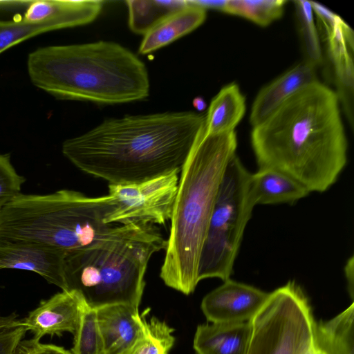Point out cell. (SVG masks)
Returning a JSON list of instances; mask_svg holds the SVG:
<instances>
[{
	"mask_svg": "<svg viewBox=\"0 0 354 354\" xmlns=\"http://www.w3.org/2000/svg\"><path fill=\"white\" fill-rule=\"evenodd\" d=\"M66 254L44 245L0 240V270L34 272L49 283L69 290Z\"/></svg>",
	"mask_w": 354,
	"mask_h": 354,
	"instance_id": "cell-11",
	"label": "cell"
},
{
	"mask_svg": "<svg viewBox=\"0 0 354 354\" xmlns=\"http://www.w3.org/2000/svg\"><path fill=\"white\" fill-rule=\"evenodd\" d=\"M180 170L147 180L109 184L113 207L105 222L115 225H164L171 219Z\"/></svg>",
	"mask_w": 354,
	"mask_h": 354,
	"instance_id": "cell-9",
	"label": "cell"
},
{
	"mask_svg": "<svg viewBox=\"0 0 354 354\" xmlns=\"http://www.w3.org/2000/svg\"><path fill=\"white\" fill-rule=\"evenodd\" d=\"M11 354H43V344L40 339L33 337L21 339L15 346Z\"/></svg>",
	"mask_w": 354,
	"mask_h": 354,
	"instance_id": "cell-30",
	"label": "cell"
},
{
	"mask_svg": "<svg viewBox=\"0 0 354 354\" xmlns=\"http://www.w3.org/2000/svg\"><path fill=\"white\" fill-rule=\"evenodd\" d=\"M43 354H72V353L64 349L63 347L53 344H43Z\"/></svg>",
	"mask_w": 354,
	"mask_h": 354,
	"instance_id": "cell-33",
	"label": "cell"
},
{
	"mask_svg": "<svg viewBox=\"0 0 354 354\" xmlns=\"http://www.w3.org/2000/svg\"><path fill=\"white\" fill-rule=\"evenodd\" d=\"M112 207L108 194L92 197L70 189L20 193L0 211V240L41 245L67 257L124 231L127 225L105 222Z\"/></svg>",
	"mask_w": 354,
	"mask_h": 354,
	"instance_id": "cell-5",
	"label": "cell"
},
{
	"mask_svg": "<svg viewBox=\"0 0 354 354\" xmlns=\"http://www.w3.org/2000/svg\"><path fill=\"white\" fill-rule=\"evenodd\" d=\"M313 11L317 15L319 24H321L322 36L328 39L334 30L338 15L333 13L326 7L315 1H310Z\"/></svg>",
	"mask_w": 354,
	"mask_h": 354,
	"instance_id": "cell-28",
	"label": "cell"
},
{
	"mask_svg": "<svg viewBox=\"0 0 354 354\" xmlns=\"http://www.w3.org/2000/svg\"><path fill=\"white\" fill-rule=\"evenodd\" d=\"M250 322L246 354H307L315 344V321L307 297L294 281L269 293Z\"/></svg>",
	"mask_w": 354,
	"mask_h": 354,
	"instance_id": "cell-8",
	"label": "cell"
},
{
	"mask_svg": "<svg viewBox=\"0 0 354 354\" xmlns=\"http://www.w3.org/2000/svg\"><path fill=\"white\" fill-rule=\"evenodd\" d=\"M354 304L326 322H315L314 342L326 354H354Z\"/></svg>",
	"mask_w": 354,
	"mask_h": 354,
	"instance_id": "cell-20",
	"label": "cell"
},
{
	"mask_svg": "<svg viewBox=\"0 0 354 354\" xmlns=\"http://www.w3.org/2000/svg\"><path fill=\"white\" fill-rule=\"evenodd\" d=\"M187 2L192 6L201 8L203 10L213 9L225 12L227 0H187Z\"/></svg>",
	"mask_w": 354,
	"mask_h": 354,
	"instance_id": "cell-31",
	"label": "cell"
},
{
	"mask_svg": "<svg viewBox=\"0 0 354 354\" xmlns=\"http://www.w3.org/2000/svg\"><path fill=\"white\" fill-rule=\"evenodd\" d=\"M353 257L352 256L346 262L344 267V272L347 281L348 291L352 299L354 296V271Z\"/></svg>",
	"mask_w": 354,
	"mask_h": 354,
	"instance_id": "cell-32",
	"label": "cell"
},
{
	"mask_svg": "<svg viewBox=\"0 0 354 354\" xmlns=\"http://www.w3.org/2000/svg\"><path fill=\"white\" fill-rule=\"evenodd\" d=\"M173 331L164 321L147 320L143 333L124 354H169L175 341Z\"/></svg>",
	"mask_w": 354,
	"mask_h": 354,
	"instance_id": "cell-23",
	"label": "cell"
},
{
	"mask_svg": "<svg viewBox=\"0 0 354 354\" xmlns=\"http://www.w3.org/2000/svg\"><path fill=\"white\" fill-rule=\"evenodd\" d=\"M26 178L18 174L10 162L8 154L0 153V211L20 194Z\"/></svg>",
	"mask_w": 354,
	"mask_h": 354,
	"instance_id": "cell-27",
	"label": "cell"
},
{
	"mask_svg": "<svg viewBox=\"0 0 354 354\" xmlns=\"http://www.w3.org/2000/svg\"><path fill=\"white\" fill-rule=\"evenodd\" d=\"M250 173L235 154L221 183L203 245L198 281L230 279L244 230L254 205L250 194Z\"/></svg>",
	"mask_w": 354,
	"mask_h": 354,
	"instance_id": "cell-7",
	"label": "cell"
},
{
	"mask_svg": "<svg viewBox=\"0 0 354 354\" xmlns=\"http://www.w3.org/2000/svg\"><path fill=\"white\" fill-rule=\"evenodd\" d=\"M104 1L92 7L37 23L26 21L23 17L10 21H0V53L26 39L53 30L87 24L94 21L103 8Z\"/></svg>",
	"mask_w": 354,
	"mask_h": 354,
	"instance_id": "cell-15",
	"label": "cell"
},
{
	"mask_svg": "<svg viewBox=\"0 0 354 354\" xmlns=\"http://www.w3.org/2000/svg\"><path fill=\"white\" fill-rule=\"evenodd\" d=\"M336 93L317 81L253 127L259 169L282 172L310 192H324L347 162L348 142Z\"/></svg>",
	"mask_w": 354,
	"mask_h": 354,
	"instance_id": "cell-2",
	"label": "cell"
},
{
	"mask_svg": "<svg viewBox=\"0 0 354 354\" xmlns=\"http://www.w3.org/2000/svg\"><path fill=\"white\" fill-rule=\"evenodd\" d=\"M27 330L21 323L0 333V354H11L17 344L25 335Z\"/></svg>",
	"mask_w": 354,
	"mask_h": 354,
	"instance_id": "cell-29",
	"label": "cell"
},
{
	"mask_svg": "<svg viewBox=\"0 0 354 354\" xmlns=\"http://www.w3.org/2000/svg\"><path fill=\"white\" fill-rule=\"evenodd\" d=\"M234 131L212 134L205 129L183 165L171 216L160 277L185 295L198 283L200 257L226 167L236 154Z\"/></svg>",
	"mask_w": 354,
	"mask_h": 354,
	"instance_id": "cell-3",
	"label": "cell"
},
{
	"mask_svg": "<svg viewBox=\"0 0 354 354\" xmlns=\"http://www.w3.org/2000/svg\"><path fill=\"white\" fill-rule=\"evenodd\" d=\"M27 68L33 85L59 98L116 104L149 94L145 64L113 41L39 48L28 55Z\"/></svg>",
	"mask_w": 354,
	"mask_h": 354,
	"instance_id": "cell-4",
	"label": "cell"
},
{
	"mask_svg": "<svg viewBox=\"0 0 354 354\" xmlns=\"http://www.w3.org/2000/svg\"><path fill=\"white\" fill-rule=\"evenodd\" d=\"M307 354H326L319 348L314 346L310 348V350L307 353Z\"/></svg>",
	"mask_w": 354,
	"mask_h": 354,
	"instance_id": "cell-35",
	"label": "cell"
},
{
	"mask_svg": "<svg viewBox=\"0 0 354 354\" xmlns=\"http://www.w3.org/2000/svg\"><path fill=\"white\" fill-rule=\"evenodd\" d=\"M102 354H124L143 333L147 320L138 307L118 304L96 308Z\"/></svg>",
	"mask_w": 354,
	"mask_h": 354,
	"instance_id": "cell-13",
	"label": "cell"
},
{
	"mask_svg": "<svg viewBox=\"0 0 354 354\" xmlns=\"http://www.w3.org/2000/svg\"><path fill=\"white\" fill-rule=\"evenodd\" d=\"M83 299L75 290H62L42 301L21 320V324L39 339L46 335H59L63 332L74 334Z\"/></svg>",
	"mask_w": 354,
	"mask_h": 354,
	"instance_id": "cell-12",
	"label": "cell"
},
{
	"mask_svg": "<svg viewBox=\"0 0 354 354\" xmlns=\"http://www.w3.org/2000/svg\"><path fill=\"white\" fill-rule=\"evenodd\" d=\"M205 129V115L192 111L127 115L66 140L62 152L109 184L138 183L180 170Z\"/></svg>",
	"mask_w": 354,
	"mask_h": 354,
	"instance_id": "cell-1",
	"label": "cell"
},
{
	"mask_svg": "<svg viewBox=\"0 0 354 354\" xmlns=\"http://www.w3.org/2000/svg\"><path fill=\"white\" fill-rule=\"evenodd\" d=\"M286 2L285 0H227L225 12L267 26L282 16Z\"/></svg>",
	"mask_w": 354,
	"mask_h": 354,
	"instance_id": "cell-24",
	"label": "cell"
},
{
	"mask_svg": "<svg viewBox=\"0 0 354 354\" xmlns=\"http://www.w3.org/2000/svg\"><path fill=\"white\" fill-rule=\"evenodd\" d=\"M153 225H127L118 235L66 257L69 290L97 308L111 304L138 307L151 257L165 250Z\"/></svg>",
	"mask_w": 354,
	"mask_h": 354,
	"instance_id": "cell-6",
	"label": "cell"
},
{
	"mask_svg": "<svg viewBox=\"0 0 354 354\" xmlns=\"http://www.w3.org/2000/svg\"><path fill=\"white\" fill-rule=\"evenodd\" d=\"M317 81L316 66L309 61L291 67L258 93L251 109L250 124H260L293 94Z\"/></svg>",
	"mask_w": 354,
	"mask_h": 354,
	"instance_id": "cell-14",
	"label": "cell"
},
{
	"mask_svg": "<svg viewBox=\"0 0 354 354\" xmlns=\"http://www.w3.org/2000/svg\"><path fill=\"white\" fill-rule=\"evenodd\" d=\"M334 65L337 96L344 107L345 115L353 127V51L330 56Z\"/></svg>",
	"mask_w": 354,
	"mask_h": 354,
	"instance_id": "cell-25",
	"label": "cell"
},
{
	"mask_svg": "<svg viewBox=\"0 0 354 354\" xmlns=\"http://www.w3.org/2000/svg\"><path fill=\"white\" fill-rule=\"evenodd\" d=\"M72 354H102V342L96 308L83 299L77 328L74 333Z\"/></svg>",
	"mask_w": 354,
	"mask_h": 354,
	"instance_id": "cell-22",
	"label": "cell"
},
{
	"mask_svg": "<svg viewBox=\"0 0 354 354\" xmlns=\"http://www.w3.org/2000/svg\"><path fill=\"white\" fill-rule=\"evenodd\" d=\"M245 100L239 86L223 87L212 99L205 114V131L218 134L234 131L245 112Z\"/></svg>",
	"mask_w": 354,
	"mask_h": 354,
	"instance_id": "cell-19",
	"label": "cell"
},
{
	"mask_svg": "<svg viewBox=\"0 0 354 354\" xmlns=\"http://www.w3.org/2000/svg\"><path fill=\"white\" fill-rule=\"evenodd\" d=\"M269 293L230 279L207 294L201 310L212 323L234 324L250 321L266 301Z\"/></svg>",
	"mask_w": 354,
	"mask_h": 354,
	"instance_id": "cell-10",
	"label": "cell"
},
{
	"mask_svg": "<svg viewBox=\"0 0 354 354\" xmlns=\"http://www.w3.org/2000/svg\"><path fill=\"white\" fill-rule=\"evenodd\" d=\"M299 30L303 41L306 59L317 65L322 61L321 45L313 19V11L310 1H294Z\"/></svg>",
	"mask_w": 354,
	"mask_h": 354,
	"instance_id": "cell-26",
	"label": "cell"
},
{
	"mask_svg": "<svg viewBox=\"0 0 354 354\" xmlns=\"http://www.w3.org/2000/svg\"><path fill=\"white\" fill-rule=\"evenodd\" d=\"M193 106L196 110L203 111L206 109L207 104L203 97H196L193 100Z\"/></svg>",
	"mask_w": 354,
	"mask_h": 354,
	"instance_id": "cell-34",
	"label": "cell"
},
{
	"mask_svg": "<svg viewBox=\"0 0 354 354\" xmlns=\"http://www.w3.org/2000/svg\"><path fill=\"white\" fill-rule=\"evenodd\" d=\"M310 192L290 176L271 169L250 174V194L254 205L292 204Z\"/></svg>",
	"mask_w": 354,
	"mask_h": 354,
	"instance_id": "cell-17",
	"label": "cell"
},
{
	"mask_svg": "<svg viewBox=\"0 0 354 354\" xmlns=\"http://www.w3.org/2000/svg\"><path fill=\"white\" fill-rule=\"evenodd\" d=\"M251 331L250 321L201 324L196 330L194 348L197 354H246Z\"/></svg>",
	"mask_w": 354,
	"mask_h": 354,
	"instance_id": "cell-16",
	"label": "cell"
},
{
	"mask_svg": "<svg viewBox=\"0 0 354 354\" xmlns=\"http://www.w3.org/2000/svg\"><path fill=\"white\" fill-rule=\"evenodd\" d=\"M187 3V6L167 17L144 35L138 49L140 54H148L165 46L204 22L206 10Z\"/></svg>",
	"mask_w": 354,
	"mask_h": 354,
	"instance_id": "cell-18",
	"label": "cell"
},
{
	"mask_svg": "<svg viewBox=\"0 0 354 354\" xmlns=\"http://www.w3.org/2000/svg\"><path fill=\"white\" fill-rule=\"evenodd\" d=\"M125 3L129 28L143 35L167 17L187 6V0H128Z\"/></svg>",
	"mask_w": 354,
	"mask_h": 354,
	"instance_id": "cell-21",
	"label": "cell"
}]
</instances>
